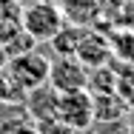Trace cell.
Here are the masks:
<instances>
[{"label": "cell", "instance_id": "obj_1", "mask_svg": "<svg viewBox=\"0 0 134 134\" xmlns=\"http://www.w3.org/2000/svg\"><path fill=\"white\" fill-rule=\"evenodd\" d=\"M20 26L26 34H31L34 43H49L63 26V12L54 0H34L20 9Z\"/></svg>", "mask_w": 134, "mask_h": 134}, {"label": "cell", "instance_id": "obj_2", "mask_svg": "<svg viewBox=\"0 0 134 134\" xmlns=\"http://www.w3.org/2000/svg\"><path fill=\"white\" fill-rule=\"evenodd\" d=\"M57 117L71 129L74 134L88 131L94 126V97L88 88L77 91H57Z\"/></svg>", "mask_w": 134, "mask_h": 134}, {"label": "cell", "instance_id": "obj_3", "mask_svg": "<svg viewBox=\"0 0 134 134\" xmlns=\"http://www.w3.org/2000/svg\"><path fill=\"white\" fill-rule=\"evenodd\" d=\"M49 63H52V60L43 57L37 49H29V52H23V54L9 57L6 71L12 74V80L20 86V91L29 94V91H34V88H40V86L49 83Z\"/></svg>", "mask_w": 134, "mask_h": 134}, {"label": "cell", "instance_id": "obj_4", "mask_svg": "<svg viewBox=\"0 0 134 134\" xmlns=\"http://www.w3.org/2000/svg\"><path fill=\"white\" fill-rule=\"evenodd\" d=\"M49 86L54 91H77L88 86V69L77 57H57L49 63Z\"/></svg>", "mask_w": 134, "mask_h": 134}, {"label": "cell", "instance_id": "obj_5", "mask_svg": "<svg viewBox=\"0 0 134 134\" xmlns=\"http://www.w3.org/2000/svg\"><path fill=\"white\" fill-rule=\"evenodd\" d=\"M74 57L80 60L86 69L106 66L108 60H111V43H108V34H103L100 29H94V26H86V29H83L80 43H77Z\"/></svg>", "mask_w": 134, "mask_h": 134}, {"label": "cell", "instance_id": "obj_6", "mask_svg": "<svg viewBox=\"0 0 134 134\" xmlns=\"http://www.w3.org/2000/svg\"><path fill=\"white\" fill-rule=\"evenodd\" d=\"M63 20L74 26H97L100 23V0H60Z\"/></svg>", "mask_w": 134, "mask_h": 134}, {"label": "cell", "instance_id": "obj_7", "mask_svg": "<svg viewBox=\"0 0 134 134\" xmlns=\"http://www.w3.org/2000/svg\"><path fill=\"white\" fill-rule=\"evenodd\" d=\"M83 29H86V26H74V23L63 20V26L57 29V34L49 40L52 52L57 54V57H74L77 43H80V37H83Z\"/></svg>", "mask_w": 134, "mask_h": 134}, {"label": "cell", "instance_id": "obj_8", "mask_svg": "<svg viewBox=\"0 0 134 134\" xmlns=\"http://www.w3.org/2000/svg\"><path fill=\"white\" fill-rule=\"evenodd\" d=\"M91 94H114L117 91V71L106 66H97V69H88V86H86Z\"/></svg>", "mask_w": 134, "mask_h": 134}, {"label": "cell", "instance_id": "obj_9", "mask_svg": "<svg viewBox=\"0 0 134 134\" xmlns=\"http://www.w3.org/2000/svg\"><path fill=\"white\" fill-rule=\"evenodd\" d=\"M108 43H111V57H120L126 63H134V31L114 29L108 34Z\"/></svg>", "mask_w": 134, "mask_h": 134}, {"label": "cell", "instance_id": "obj_10", "mask_svg": "<svg viewBox=\"0 0 134 134\" xmlns=\"http://www.w3.org/2000/svg\"><path fill=\"white\" fill-rule=\"evenodd\" d=\"M23 91H20V86L12 80V74L6 71V66L0 69V103L3 106H17V103H23Z\"/></svg>", "mask_w": 134, "mask_h": 134}, {"label": "cell", "instance_id": "obj_11", "mask_svg": "<svg viewBox=\"0 0 134 134\" xmlns=\"http://www.w3.org/2000/svg\"><path fill=\"white\" fill-rule=\"evenodd\" d=\"M0 134H37L34 131V120L29 114H17V117H6L0 123Z\"/></svg>", "mask_w": 134, "mask_h": 134}, {"label": "cell", "instance_id": "obj_12", "mask_svg": "<svg viewBox=\"0 0 134 134\" xmlns=\"http://www.w3.org/2000/svg\"><path fill=\"white\" fill-rule=\"evenodd\" d=\"M34 131L37 134H74L57 114H49V117H37L34 120Z\"/></svg>", "mask_w": 134, "mask_h": 134}, {"label": "cell", "instance_id": "obj_13", "mask_svg": "<svg viewBox=\"0 0 134 134\" xmlns=\"http://www.w3.org/2000/svg\"><path fill=\"white\" fill-rule=\"evenodd\" d=\"M9 63V54H6V49H3V43H0V69Z\"/></svg>", "mask_w": 134, "mask_h": 134}]
</instances>
